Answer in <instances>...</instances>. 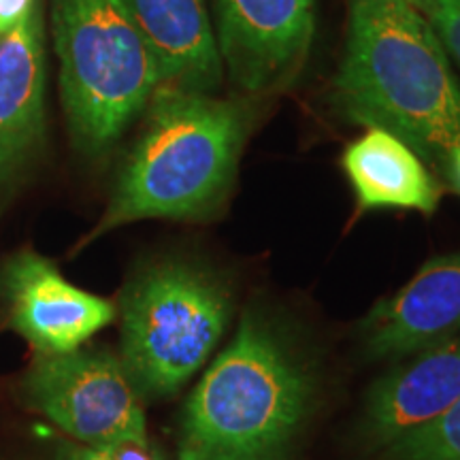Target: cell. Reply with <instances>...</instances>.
I'll use <instances>...</instances> for the list:
<instances>
[{
	"instance_id": "cell-13",
	"label": "cell",
	"mask_w": 460,
	"mask_h": 460,
	"mask_svg": "<svg viewBox=\"0 0 460 460\" xmlns=\"http://www.w3.org/2000/svg\"><path fill=\"white\" fill-rule=\"evenodd\" d=\"M341 166L356 197L358 214L410 209L433 216L441 186L411 146L384 128H367L343 149Z\"/></svg>"
},
{
	"instance_id": "cell-16",
	"label": "cell",
	"mask_w": 460,
	"mask_h": 460,
	"mask_svg": "<svg viewBox=\"0 0 460 460\" xmlns=\"http://www.w3.org/2000/svg\"><path fill=\"white\" fill-rule=\"evenodd\" d=\"M37 0H0V34L9 32L31 13Z\"/></svg>"
},
{
	"instance_id": "cell-1",
	"label": "cell",
	"mask_w": 460,
	"mask_h": 460,
	"mask_svg": "<svg viewBox=\"0 0 460 460\" xmlns=\"http://www.w3.org/2000/svg\"><path fill=\"white\" fill-rule=\"evenodd\" d=\"M332 96L349 119L393 132L427 163L441 166L460 146V85L447 51L405 0H349Z\"/></svg>"
},
{
	"instance_id": "cell-12",
	"label": "cell",
	"mask_w": 460,
	"mask_h": 460,
	"mask_svg": "<svg viewBox=\"0 0 460 460\" xmlns=\"http://www.w3.org/2000/svg\"><path fill=\"white\" fill-rule=\"evenodd\" d=\"M156 56L163 84L214 92L224 79L205 0H124Z\"/></svg>"
},
{
	"instance_id": "cell-4",
	"label": "cell",
	"mask_w": 460,
	"mask_h": 460,
	"mask_svg": "<svg viewBox=\"0 0 460 460\" xmlns=\"http://www.w3.org/2000/svg\"><path fill=\"white\" fill-rule=\"evenodd\" d=\"M51 26L73 143L101 156L163 85L156 56L124 0H51Z\"/></svg>"
},
{
	"instance_id": "cell-11",
	"label": "cell",
	"mask_w": 460,
	"mask_h": 460,
	"mask_svg": "<svg viewBox=\"0 0 460 460\" xmlns=\"http://www.w3.org/2000/svg\"><path fill=\"white\" fill-rule=\"evenodd\" d=\"M458 399L460 337L430 345L379 379L367 396L362 435L367 444L388 447L444 416Z\"/></svg>"
},
{
	"instance_id": "cell-17",
	"label": "cell",
	"mask_w": 460,
	"mask_h": 460,
	"mask_svg": "<svg viewBox=\"0 0 460 460\" xmlns=\"http://www.w3.org/2000/svg\"><path fill=\"white\" fill-rule=\"evenodd\" d=\"M111 460H158L156 454L149 450V444L139 441H122L109 447H102Z\"/></svg>"
},
{
	"instance_id": "cell-15",
	"label": "cell",
	"mask_w": 460,
	"mask_h": 460,
	"mask_svg": "<svg viewBox=\"0 0 460 460\" xmlns=\"http://www.w3.org/2000/svg\"><path fill=\"white\" fill-rule=\"evenodd\" d=\"M427 20L444 49L460 65V0H435Z\"/></svg>"
},
{
	"instance_id": "cell-8",
	"label": "cell",
	"mask_w": 460,
	"mask_h": 460,
	"mask_svg": "<svg viewBox=\"0 0 460 460\" xmlns=\"http://www.w3.org/2000/svg\"><path fill=\"white\" fill-rule=\"evenodd\" d=\"M11 329L39 354L75 352L115 318L107 298L90 295L37 252H17L0 271Z\"/></svg>"
},
{
	"instance_id": "cell-3",
	"label": "cell",
	"mask_w": 460,
	"mask_h": 460,
	"mask_svg": "<svg viewBox=\"0 0 460 460\" xmlns=\"http://www.w3.org/2000/svg\"><path fill=\"white\" fill-rule=\"evenodd\" d=\"M312 399L307 367L261 314L247 312L190 394L180 460H281Z\"/></svg>"
},
{
	"instance_id": "cell-19",
	"label": "cell",
	"mask_w": 460,
	"mask_h": 460,
	"mask_svg": "<svg viewBox=\"0 0 460 460\" xmlns=\"http://www.w3.org/2000/svg\"><path fill=\"white\" fill-rule=\"evenodd\" d=\"M75 460H111L109 454L101 447H82V450L75 452Z\"/></svg>"
},
{
	"instance_id": "cell-18",
	"label": "cell",
	"mask_w": 460,
	"mask_h": 460,
	"mask_svg": "<svg viewBox=\"0 0 460 460\" xmlns=\"http://www.w3.org/2000/svg\"><path fill=\"white\" fill-rule=\"evenodd\" d=\"M441 169H444V172L447 175L450 186L460 194V146H456L450 154H447L444 163H441Z\"/></svg>"
},
{
	"instance_id": "cell-7",
	"label": "cell",
	"mask_w": 460,
	"mask_h": 460,
	"mask_svg": "<svg viewBox=\"0 0 460 460\" xmlns=\"http://www.w3.org/2000/svg\"><path fill=\"white\" fill-rule=\"evenodd\" d=\"M216 41L228 79L267 94L301 73L315 32V0H214Z\"/></svg>"
},
{
	"instance_id": "cell-10",
	"label": "cell",
	"mask_w": 460,
	"mask_h": 460,
	"mask_svg": "<svg viewBox=\"0 0 460 460\" xmlns=\"http://www.w3.org/2000/svg\"><path fill=\"white\" fill-rule=\"evenodd\" d=\"M45 141V28L41 4L0 41V205Z\"/></svg>"
},
{
	"instance_id": "cell-14",
	"label": "cell",
	"mask_w": 460,
	"mask_h": 460,
	"mask_svg": "<svg viewBox=\"0 0 460 460\" xmlns=\"http://www.w3.org/2000/svg\"><path fill=\"white\" fill-rule=\"evenodd\" d=\"M386 460H460V399L427 427L386 447Z\"/></svg>"
},
{
	"instance_id": "cell-6",
	"label": "cell",
	"mask_w": 460,
	"mask_h": 460,
	"mask_svg": "<svg viewBox=\"0 0 460 460\" xmlns=\"http://www.w3.org/2000/svg\"><path fill=\"white\" fill-rule=\"evenodd\" d=\"M31 405L90 447L147 444L141 396L124 362L107 352L39 354L24 379Z\"/></svg>"
},
{
	"instance_id": "cell-5",
	"label": "cell",
	"mask_w": 460,
	"mask_h": 460,
	"mask_svg": "<svg viewBox=\"0 0 460 460\" xmlns=\"http://www.w3.org/2000/svg\"><path fill=\"white\" fill-rule=\"evenodd\" d=\"M228 288L188 261L137 273L122 296V362L143 393L171 396L209 358L230 320Z\"/></svg>"
},
{
	"instance_id": "cell-2",
	"label": "cell",
	"mask_w": 460,
	"mask_h": 460,
	"mask_svg": "<svg viewBox=\"0 0 460 460\" xmlns=\"http://www.w3.org/2000/svg\"><path fill=\"white\" fill-rule=\"evenodd\" d=\"M124 160L105 214L82 241L141 220H207L226 203L252 109L211 92L163 84Z\"/></svg>"
},
{
	"instance_id": "cell-9",
	"label": "cell",
	"mask_w": 460,
	"mask_h": 460,
	"mask_svg": "<svg viewBox=\"0 0 460 460\" xmlns=\"http://www.w3.org/2000/svg\"><path fill=\"white\" fill-rule=\"evenodd\" d=\"M460 332V252L430 258L360 322L371 360L405 358Z\"/></svg>"
},
{
	"instance_id": "cell-20",
	"label": "cell",
	"mask_w": 460,
	"mask_h": 460,
	"mask_svg": "<svg viewBox=\"0 0 460 460\" xmlns=\"http://www.w3.org/2000/svg\"><path fill=\"white\" fill-rule=\"evenodd\" d=\"M405 3H410L413 9H418V11H420V13L429 15V11L433 9L435 0H405Z\"/></svg>"
}]
</instances>
